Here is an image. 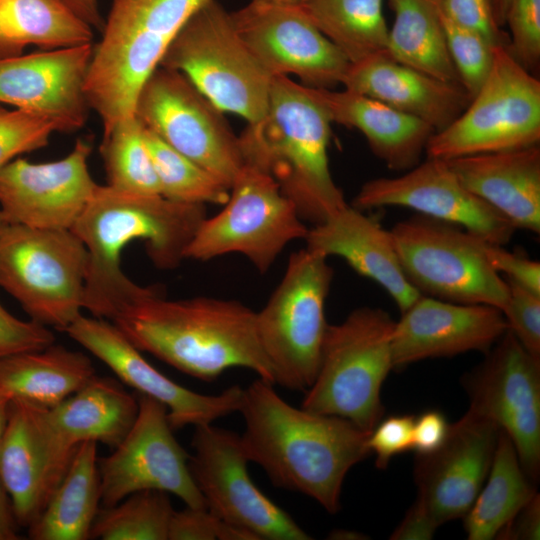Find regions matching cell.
<instances>
[{"instance_id": "cell-1", "label": "cell", "mask_w": 540, "mask_h": 540, "mask_svg": "<svg viewBox=\"0 0 540 540\" xmlns=\"http://www.w3.org/2000/svg\"><path fill=\"white\" fill-rule=\"evenodd\" d=\"M273 385L258 378L243 389L238 411L244 452L274 486L313 498L335 514L347 473L371 454L369 432L338 416L296 408Z\"/></svg>"}, {"instance_id": "cell-2", "label": "cell", "mask_w": 540, "mask_h": 540, "mask_svg": "<svg viewBox=\"0 0 540 540\" xmlns=\"http://www.w3.org/2000/svg\"><path fill=\"white\" fill-rule=\"evenodd\" d=\"M205 218V205L98 185L71 229L89 257L84 309L93 317L111 321L126 306L161 293L159 287L140 286L124 274L122 250L134 240H143L152 263L172 270L184 259L186 247Z\"/></svg>"}, {"instance_id": "cell-3", "label": "cell", "mask_w": 540, "mask_h": 540, "mask_svg": "<svg viewBox=\"0 0 540 540\" xmlns=\"http://www.w3.org/2000/svg\"><path fill=\"white\" fill-rule=\"evenodd\" d=\"M112 323L141 352L203 381L242 367L275 384L257 332L256 312L236 300H166L162 293L122 309Z\"/></svg>"}, {"instance_id": "cell-4", "label": "cell", "mask_w": 540, "mask_h": 540, "mask_svg": "<svg viewBox=\"0 0 540 540\" xmlns=\"http://www.w3.org/2000/svg\"><path fill=\"white\" fill-rule=\"evenodd\" d=\"M331 124L311 87L274 76L264 118L238 137L244 163L269 174L313 225L348 205L329 168Z\"/></svg>"}, {"instance_id": "cell-5", "label": "cell", "mask_w": 540, "mask_h": 540, "mask_svg": "<svg viewBox=\"0 0 540 540\" xmlns=\"http://www.w3.org/2000/svg\"><path fill=\"white\" fill-rule=\"evenodd\" d=\"M213 0H112L85 80L103 137L131 118L145 81L190 17Z\"/></svg>"}, {"instance_id": "cell-6", "label": "cell", "mask_w": 540, "mask_h": 540, "mask_svg": "<svg viewBox=\"0 0 540 540\" xmlns=\"http://www.w3.org/2000/svg\"><path fill=\"white\" fill-rule=\"evenodd\" d=\"M395 321L377 307H359L326 330L320 364L301 408L349 420L371 432L382 419L381 388L394 369Z\"/></svg>"}, {"instance_id": "cell-7", "label": "cell", "mask_w": 540, "mask_h": 540, "mask_svg": "<svg viewBox=\"0 0 540 540\" xmlns=\"http://www.w3.org/2000/svg\"><path fill=\"white\" fill-rule=\"evenodd\" d=\"M159 66L181 72L218 109L237 114L248 124L259 122L266 114L272 77L218 0L190 17Z\"/></svg>"}, {"instance_id": "cell-8", "label": "cell", "mask_w": 540, "mask_h": 540, "mask_svg": "<svg viewBox=\"0 0 540 540\" xmlns=\"http://www.w3.org/2000/svg\"><path fill=\"white\" fill-rule=\"evenodd\" d=\"M88 260L72 230L0 224V287L42 325L64 331L82 314Z\"/></svg>"}, {"instance_id": "cell-9", "label": "cell", "mask_w": 540, "mask_h": 540, "mask_svg": "<svg viewBox=\"0 0 540 540\" xmlns=\"http://www.w3.org/2000/svg\"><path fill=\"white\" fill-rule=\"evenodd\" d=\"M327 259L306 247L292 253L281 281L256 312L275 384L291 390L306 392L318 372L328 327L325 301L334 274Z\"/></svg>"}, {"instance_id": "cell-10", "label": "cell", "mask_w": 540, "mask_h": 540, "mask_svg": "<svg viewBox=\"0 0 540 540\" xmlns=\"http://www.w3.org/2000/svg\"><path fill=\"white\" fill-rule=\"evenodd\" d=\"M389 231L404 275L420 294L504 309L509 287L487 259L488 241L421 214L397 222Z\"/></svg>"}, {"instance_id": "cell-11", "label": "cell", "mask_w": 540, "mask_h": 540, "mask_svg": "<svg viewBox=\"0 0 540 540\" xmlns=\"http://www.w3.org/2000/svg\"><path fill=\"white\" fill-rule=\"evenodd\" d=\"M540 81L511 54L505 43L494 46L490 73L464 111L434 132L427 157H456L538 145Z\"/></svg>"}, {"instance_id": "cell-12", "label": "cell", "mask_w": 540, "mask_h": 540, "mask_svg": "<svg viewBox=\"0 0 540 540\" xmlns=\"http://www.w3.org/2000/svg\"><path fill=\"white\" fill-rule=\"evenodd\" d=\"M223 206L201 222L184 259L208 261L238 253L265 273L290 242L305 239L309 230L277 182L248 163L236 175Z\"/></svg>"}, {"instance_id": "cell-13", "label": "cell", "mask_w": 540, "mask_h": 540, "mask_svg": "<svg viewBox=\"0 0 540 540\" xmlns=\"http://www.w3.org/2000/svg\"><path fill=\"white\" fill-rule=\"evenodd\" d=\"M134 115L143 127L230 189L244 165L239 139L223 112L184 74L158 66L139 91Z\"/></svg>"}, {"instance_id": "cell-14", "label": "cell", "mask_w": 540, "mask_h": 540, "mask_svg": "<svg viewBox=\"0 0 540 540\" xmlns=\"http://www.w3.org/2000/svg\"><path fill=\"white\" fill-rule=\"evenodd\" d=\"M189 470L206 504L220 520L258 540H309L295 520L253 483L240 435L211 424L194 429Z\"/></svg>"}, {"instance_id": "cell-15", "label": "cell", "mask_w": 540, "mask_h": 540, "mask_svg": "<svg viewBox=\"0 0 540 540\" xmlns=\"http://www.w3.org/2000/svg\"><path fill=\"white\" fill-rule=\"evenodd\" d=\"M173 431L166 407L140 394L133 426L109 456L98 459L102 507L138 491L160 490L186 506L206 508L189 470L190 456Z\"/></svg>"}, {"instance_id": "cell-16", "label": "cell", "mask_w": 540, "mask_h": 540, "mask_svg": "<svg viewBox=\"0 0 540 540\" xmlns=\"http://www.w3.org/2000/svg\"><path fill=\"white\" fill-rule=\"evenodd\" d=\"M464 379L468 411L496 424L512 440L527 476L540 473V359L507 330Z\"/></svg>"}, {"instance_id": "cell-17", "label": "cell", "mask_w": 540, "mask_h": 540, "mask_svg": "<svg viewBox=\"0 0 540 540\" xmlns=\"http://www.w3.org/2000/svg\"><path fill=\"white\" fill-rule=\"evenodd\" d=\"M231 16L240 37L271 77L294 74L312 88L341 84L349 60L299 6L250 2Z\"/></svg>"}, {"instance_id": "cell-18", "label": "cell", "mask_w": 540, "mask_h": 540, "mask_svg": "<svg viewBox=\"0 0 540 540\" xmlns=\"http://www.w3.org/2000/svg\"><path fill=\"white\" fill-rule=\"evenodd\" d=\"M351 205L361 211L387 206L413 209L499 245L507 244L516 231L505 217L461 183L446 160L432 157L399 176L365 182Z\"/></svg>"}, {"instance_id": "cell-19", "label": "cell", "mask_w": 540, "mask_h": 540, "mask_svg": "<svg viewBox=\"0 0 540 540\" xmlns=\"http://www.w3.org/2000/svg\"><path fill=\"white\" fill-rule=\"evenodd\" d=\"M64 332L105 363L122 383L162 403L173 430L211 424L239 410L243 389L206 395L172 381L152 366L111 321L80 314Z\"/></svg>"}, {"instance_id": "cell-20", "label": "cell", "mask_w": 540, "mask_h": 540, "mask_svg": "<svg viewBox=\"0 0 540 540\" xmlns=\"http://www.w3.org/2000/svg\"><path fill=\"white\" fill-rule=\"evenodd\" d=\"M77 447L55 431L47 408L12 399L0 442V479L19 526L28 528L43 511Z\"/></svg>"}, {"instance_id": "cell-21", "label": "cell", "mask_w": 540, "mask_h": 540, "mask_svg": "<svg viewBox=\"0 0 540 540\" xmlns=\"http://www.w3.org/2000/svg\"><path fill=\"white\" fill-rule=\"evenodd\" d=\"M91 144L78 139L52 162L15 159L0 168V211L6 222L71 230L98 184L88 169Z\"/></svg>"}, {"instance_id": "cell-22", "label": "cell", "mask_w": 540, "mask_h": 540, "mask_svg": "<svg viewBox=\"0 0 540 540\" xmlns=\"http://www.w3.org/2000/svg\"><path fill=\"white\" fill-rule=\"evenodd\" d=\"M501 429L467 411L450 424L443 444L417 455V502L442 525L463 518L489 473Z\"/></svg>"}, {"instance_id": "cell-23", "label": "cell", "mask_w": 540, "mask_h": 540, "mask_svg": "<svg viewBox=\"0 0 540 540\" xmlns=\"http://www.w3.org/2000/svg\"><path fill=\"white\" fill-rule=\"evenodd\" d=\"M93 49L89 43L0 59V103L48 118L57 132L80 130L90 109L85 80Z\"/></svg>"}, {"instance_id": "cell-24", "label": "cell", "mask_w": 540, "mask_h": 540, "mask_svg": "<svg viewBox=\"0 0 540 540\" xmlns=\"http://www.w3.org/2000/svg\"><path fill=\"white\" fill-rule=\"evenodd\" d=\"M401 314L391 336L394 368L469 351L486 353L508 330L499 308L426 295Z\"/></svg>"}, {"instance_id": "cell-25", "label": "cell", "mask_w": 540, "mask_h": 540, "mask_svg": "<svg viewBox=\"0 0 540 540\" xmlns=\"http://www.w3.org/2000/svg\"><path fill=\"white\" fill-rule=\"evenodd\" d=\"M304 240L309 250L338 256L376 282L401 313L422 295L406 279L390 231L352 205L313 225Z\"/></svg>"}, {"instance_id": "cell-26", "label": "cell", "mask_w": 540, "mask_h": 540, "mask_svg": "<svg viewBox=\"0 0 540 540\" xmlns=\"http://www.w3.org/2000/svg\"><path fill=\"white\" fill-rule=\"evenodd\" d=\"M341 84L424 121L435 132L451 124L471 100L461 84L398 63L385 52L350 63Z\"/></svg>"}, {"instance_id": "cell-27", "label": "cell", "mask_w": 540, "mask_h": 540, "mask_svg": "<svg viewBox=\"0 0 540 540\" xmlns=\"http://www.w3.org/2000/svg\"><path fill=\"white\" fill-rule=\"evenodd\" d=\"M461 183L517 229L540 233V148L446 160Z\"/></svg>"}, {"instance_id": "cell-28", "label": "cell", "mask_w": 540, "mask_h": 540, "mask_svg": "<svg viewBox=\"0 0 540 540\" xmlns=\"http://www.w3.org/2000/svg\"><path fill=\"white\" fill-rule=\"evenodd\" d=\"M312 91L331 122L359 130L374 155L391 170L405 172L416 166L435 132L424 121L372 97L347 89Z\"/></svg>"}, {"instance_id": "cell-29", "label": "cell", "mask_w": 540, "mask_h": 540, "mask_svg": "<svg viewBox=\"0 0 540 540\" xmlns=\"http://www.w3.org/2000/svg\"><path fill=\"white\" fill-rule=\"evenodd\" d=\"M138 413V398L116 380L95 375L58 405L47 408L55 431L68 443L100 442L115 448L127 435Z\"/></svg>"}, {"instance_id": "cell-30", "label": "cell", "mask_w": 540, "mask_h": 540, "mask_svg": "<svg viewBox=\"0 0 540 540\" xmlns=\"http://www.w3.org/2000/svg\"><path fill=\"white\" fill-rule=\"evenodd\" d=\"M95 375L87 355L54 343L0 359V387L45 408L58 405Z\"/></svg>"}, {"instance_id": "cell-31", "label": "cell", "mask_w": 540, "mask_h": 540, "mask_svg": "<svg viewBox=\"0 0 540 540\" xmlns=\"http://www.w3.org/2000/svg\"><path fill=\"white\" fill-rule=\"evenodd\" d=\"M97 443H80L40 515L28 526L33 540H87L100 509Z\"/></svg>"}, {"instance_id": "cell-32", "label": "cell", "mask_w": 540, "mask_h": 540, "mask_svg": "<svg viewBox=\"0 0 540 540\" xmlns=\"http://www.w3.org/2000/svg\"><path fill=\"white\" fill-rule=\"evenodd\" d=\"M93 28L61 0H0V59L93 43Z\"/></svg>"}, {"instance_id": "cell-33", "label": "cell", "mask_w": 540, "mask_h": 540, "mask_svg": "<svg viewBox=\"0 0 540 540\" xmlns=\"http://www.w3.org/2000/svg\"><path fill=\"white\" fill-rule=\"evenodd\" d=\"M394 22L386 55L437 79L459 83L437 5L429 0H389Z\"/></svg>"}, {"instance_id": "cell-34", "label": "cell", "mask_w": 540, "mask_h": 540, "mask_svg": "<svg viewBox=\"0 0 540 540\" xmlns=\"http://www.w3.org/2000/svg\"><path fill=\"white\" fill-rule=\"evenodd\" d=\"M485 486L464 518L470 540H491L537 493L525 473L510 437L500 431Z\"/></svg>"}, {"instance_id": "cell-35", "label": "cell", "mask_w": 540, "mask_h": 540, "mask_svg": "<svg viewBox=\"0 0 540 540\" xmlns=\"http://www.w3.org/2000/svg\"><path fill=\"white\" fill-rule=\"evenodd\" d=\"M299 7L350 63L386 52L383 0H303Z\"/></svg>"}, {"instance_id": "cell-36", "label": "cell", "mask_w": 540, "mask_h": 540, "mask_svg": "<svg viewBox=\"0 0 540 540\" xmlns=\"http://www.w3.org/2000/svg\"><path fill=\"white\" fill-rule=\"evenodd\" d=\"M174 511L168 493L138 491L115 505L101 507L92 525L90 539L168 540Z\"/></svg>"}, {"instance_id": "cell-37", "label": "cell", "mask_w": 540, "mask_h": 540, "mask_svg": "<svg viewBox=\"0 0 540 540\" xmlns=\"http://www.w3.org/2000/svg\"><path fill=\"white\" fill-rule=\"evenodd\" d=\"M143 136L164 198L185 204L224 205L229 188L209 171L182 155L150 130Z\"/></svg>"}, {"instance_id": "cell-38", "label": "cell", "mask_w": 540, "mask_h": 540, "mask_svg": "<svg viewBox=\"0 0 540 540\" xmlns=\"http://www.w3.org/2000/svg\"><path fill=\"white\" fill-rule=\"evenodd\" d=\"M100 152L108 186L131 193L161 195L143 126L136 116L119 122L103 137Z\"/></svg>"}, {"instance_id": "cell-39", "label": "cell", "mask_w": 540, "mask_h": 540, "mask_svg": "<svg viewBox=\"0 0 540 540\" xmlns=\"http://www.w3.org/2000/svg\"><path fill=\"white\" fill-rule=\"evenodd\" d=\"M438 12L459 82L472 98L490 73L496 45L491 44L480 34L451 22L439 9Z\"/></svg>"}, {"instance_id": "cell-40", "label": "cell", "mask_w": 540, "mask_h": 540, "mask_svg": "<svg viewBox=\"0 0 540 540\" xmlns=\"http://www.w3.org/2000/svg\"><path fill=\"white\" fill-rule=\"evenodd\" d=\"M55 131L56 125L38 113L0 106V168L20 154L47 146Z\"/></svg>"}, {"instance_id": "cell-41", "label": "cell", "mask_w": 540, "mask_h": 540, "mask_svg": "<svg viewBox=\"0 0 540 540\" xmlns=\"http://www.w3.org/2000/svg\"><path fill=\"white\" fill-rule=\"evenodd\" d=\"M505 24L509 26L508 48L528 71L540 62V0H512Z\"/></svg>"}, {"instance_id": "cell-42", "label": "cell", "mask_w": 540, "mask_h": 540, "mask_svg": "<svg viewBox=\"0 0 540 540\" xmlns=\"http://www.w3.org/2000/svg\"><path fill=\"white\" fill-rule=\"evenodd\" d=\"M258 540L253 533L228 524L207 508L186 506L174 511L168 529V540Z\"/></svg>"}, {"instance_id": "cell-43", "label": "cell", "mask_w": 540, "mask_h": 540, "mask_svg": "<svg viewBox=\"0 0 540 540\" xmlns=\"http://www.w3.org/2000/svg\"><path fill=\"white\" fill-rule=\"evenodd\" d=\"M507 283L509 296L502 312L508 330L532 356L540 359V294Z\"/></svg>"}, {"instance_id": "cell-44", "label": "cell", "mask_w": 540, "mask_h": 540, "mask_svg": "<svg viewBox=\"0 0 540 540\" xmlns=\"http://www.w3.org/2000/svg\"><path fill=\"white\" fill-rule=\"evenodd\" d=\"M54 341V334L47 326L31 319L21 320L0 303V359L46 348Z\"/></svg>"}, {"instance_id": "cell-45", "label": "cell", "mask_w": 540, "mask_h": 540, "mask_svg": "<svg viewBox=\"0 0 540 540\" xmlns=\"http://www.w3.org/2000/svg\"><path fill=\"white\" fill-rule=\"evenodd\" d=\"M414 418L412 415L390 416L381 419L369 433L367 446L376 456L377 468L385 469L392 457L412 449Z\"/></svg>"}, {"instance_id": "cell-46", "label": "cell", "mask_w": 540, "mask_h": 540, "mask_svg": "<svg viewBox=\"0 0 540 540\" xmlns=\"http://www.w3.org/2000/svg\"><path fill=\"white\" fill-rule=\"evenodd\" d=\"M437 7L451 22L480 34L491 44L505 43L490 0H441Z\"/></svg>"}, {"instance_id": "cell-47", "label": "cell", "mask_w": 540, "mask_h": 540, "mask_svg": "<svg viewBox=\"0 0 540 540\" xmlns=\"http://www.w3.org/2000/svg\"><path fill=\"white\" fill-rule=\"evenodd\" d=\"M486 256L491 266L506 281L540 294V263L527 255L512 252L504 245L487 242Z\"/></svg>"}, {"instance_id": "cell-48", "label": "cell", "mask_w": 540, "mask_h": 540, "mask_svg": "<svg viewBox=\"0 0 540 540\" xmlns=\"http://www.w3.org/2000/svg\"><path fill=\"white\" fill-rule=\"evenodd\" d=\"M450 424L444 414L429 410L414 418L412 449L417 455L437 450L445 441Z\"/></svg>"}, {"instance_id": "cell-49", "label": "cell", "mask_w": 540, "mask_h": 540, "mask_svg": "<svg viewBox=\"0 0 540 540\" xmlns=\"http://www.w3.org/2000/svg\"><path fill=\"white\" fill-rule=\"evenodd\" d=\"M540 496L536 493L497 535L502 540H538L540 537Z\"/></svg>"}, {"instance_id": "cell-50", "label": "cell", "mask_w": 540, "mask_h": 540, "mask_svg": "<svg viewBox=\"0 0 540 540\" xmlns=\"http://www.w3.org/2000/svg\"><path fill=\"white\" fill-rule=\"evenodd\" d=\"M440 525L417 501L390 535L392 540H429Z\"/></svg>"}, {"instance_id": "cell-51", "label": "cell", "mask_w": 540, "mask_h": 540, "mask_svg": "<svg viewBox=\"0 0 540 540\" xmlns=\"http://www.w3.org/2000/svg\"><path fill=\"white\" fill-rule=\"evenodd\" d=\"M18 526L9 494L0 479V540H18Z\"/></svg>"}, {"instance_id": "cell-52", "label": "cell", "mask_w": 540, "mask_h": 540, "mask_svg": "<svg viewBox=\"0 0 540 540\" xmlns=\"http://www.w3.org/2000/svg\"><path fill=\"white\" fill-rule=\"evenodd\" d=\"M76 16L93 29L102 32L105 24L98 0H61Z\"/></svg>"}, {"instance_id": "cell-53", "label": "cell", "mask_w": 540, "mask_h": 540, "mask_svg": "<svg viewBox=\"0 0 540 540\" xmlns=\"http://www.w3.org/2000/svg\"><path fill=\"white\" fill-rule=\"evenodd\" d=\"M12 399L13 396L5 389L0 387V442L7 425L9 407Z\"/></svg>"}, {"instance_id": "cell-54", "label": "cell", "mask_w": 540, "mask_h": 540, "mask_svg": "<svg viewBox=\"0 0 540 540\" xmlns=\"http://www.w3.org/2000/svg\"><path fill=\"white\" fill-rule=\"evenodd\" d=\"M512 0H490L494 19L499 27L505 24L506 14Z\"/></svg>"}, {"instance_id": "cell-55", "label": "cell", "mask_w": 540, "mask_h": 540, "mask_svg": "<svg viewBox=\"0 0 540 540\" xmlns=\"http://www.w3.org/2000/svg\"><path fill=\"white\" fill-rule=\"evenodd\" d=\"M329 539H340V540H359L367 539V537L359 532L344 530V529H335L329 536Z\"/></svg>"}, {"instance_id": "cell-56", "label": "cell", "mask_w": 540, "mask_h": 540, "mask_svg": "<svg viewBox=\"0 0 540 540\" xmlns=\"http://www.w3.org/2000/svg\"><path fill=\"white\" fill-rule=\"evenodd\" d=\"M303 0H251V3L258 5H282L299 6Z\"/></svg>"}, {"instance_id": "cell-57", "label": "cell", "mask_w": 540, "mask_h": 540, "mask_svg": "<svg viewBox=\"0 0 540 540\" xmlns=\"http://www.w3.org/2000/svg\"><path fill=\"white\" fill-rule=\"evenodd\" d=\"M2 222H6V221H5L4 217H3V214H2L1 211H0V224H1Z\"/></svg>"}, {"instance_id": "cell-58", "label": "cell", "mask_w": 540, "mask_h": 540, "mask_svg": "<svg viewBox=\"0 0 540 540\" xmlns=\"http://www.w3.org/2000/svg\"><path fill=\"white\" fill-rule=\"evenodd\" d=\"M429 1L432 2L435 5H438L441 0H429Z\"/></svg>"}]
</instances>
